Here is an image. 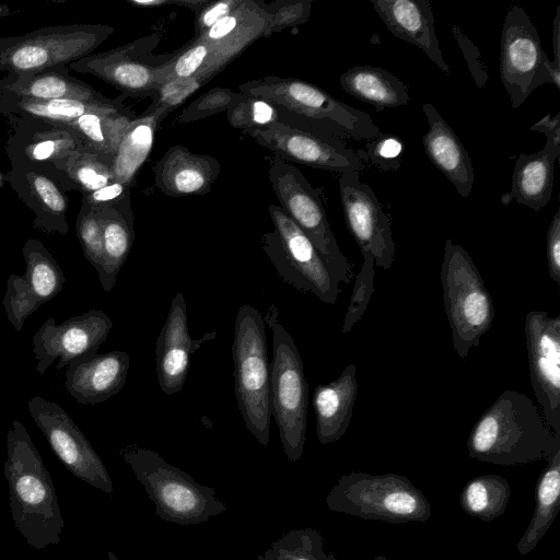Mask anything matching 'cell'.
I'll use <instances>...</instances> for the list:
<instances>
[{"label": "cell", "instance_id": "db71d44e", "mask_svg": "<svg viewBox=\"0 0 560 560\" xmlns=\"http://www.w3.org/2000/svg\"><path fill=\"white\" fill-rule=\"evenodd\" d=\"M210 2L211 0H172V4L194 11L196 14L202 11Z\"/></svg>", "mask_w": 560, "mask_h": 560}, {"label": "cell", "instance_id": "7dc6e473", "mask_svg": "<svg viewBox=\"0 0 560 560\" xmlns=\"http://www.w3.org/2000/svg\"><path fill=\"white\" fill-rule=\"evenodd\" d=\"M451 31L467 61V66L475 84L477 88H483L488 81V73L478 48L459 28V26L452 25Z\"/></svg>", "mask_w": 560, "mask_h": 560}, {"label": "cell", "instance_id": "8fae6325", "mask_svg": "<svg viewBox=\"0 0 560 560\" xmlns=\"http://www.w3.org/2000/svg\"><path fill=\"white\" fill-rule=\"evenodd\" d=\"M268 212L273 231L262 234L261 246L278 276L295 290L335 304L340 283L312 242L279 205H270Z\"/></svg>", "mask_w": 560, "mask_h": 560}, {"label": "cell", "instance_id": "5b68a950", "mask_svg": "<svg viewBox=\"0 0 560 560\" xmlns=\"http://www.w3.org/2000/svg\"><path fill=\"white\" fill-rule=\"evenodd\" d=\"M265 324L272 332L269 370V404L279 430L284 455L291 463L301 459L306 440L308 384L293 337L279 322V311L270 304Z\"/></svg>", "mask_w": 560, "mask_h": 560}, {"label": "cell", "instance_id": "ab89813d", "mask_svg": "<svg viewBox=\"0 0 560 560\" xmlns=\"http://www.w3.org/2000/svg\"><path fill=\"white\" fill-rule=\"evenodd\" d=\"M230 125L243 133L279 121V110L262 98L238 92L226 109Z\"/></svg>", "mask_w": 560, "mask_h": 560}, {"label": "cell", "instance_id": "ee69618b", "mask_svg": "<svg viewBox=\"0 0 560 560\" xmlns=\"http://www.w3.org/2000/svg\"><path fill=\"white\" fill-rule=\"evenodd\" d=\"M375 265L370 258L363 259L359 272L354 276V284L349 305L345 314L341 332H349L362 318L374 293Z\"/></svg>", "mask_w": 560, "mask_h": 560}, {"label": "cell", "instance_id": "b9f144b4", "mask_svg": "<svg viewBox=\"0 0 560 560\" xmlns=\"http://www.w3.org/2000/svg\"><path fill=\"white\" fill-rule=\"evenodd\" d=\"M75 232L85 259L98 272L103 260L100 211L82 203L75 221Z\"/></svg>", "mask_w": 560, "mask_h": 560}, {"label": "cell", "instance_id": "d6986e66", "mask_svg": "<svg viewBox=\"0 0 560 560\" xmlns=\"http://www.w3.org/2000/svg\"><path fill=\"white\" fill-rule=\"evenodd\" d=\"M545 55L529 15L522 7L513 5L504 18L499 68L513 108H518L535 90Z\"/></svg>", "mask_w": 560, "mask_h": 560}, {"label": "cell", "instance_id": "d590c367", "mask_svg": "<svg viewBox=\"0 0 560 560\" xmlns=\"http://www.w3.org/2000/svg\"><path fill=\"white\" fill-rule=\"evenodd\" d=\"M114 156L82 149L46 166L52 170L63 189L90 194L115 180Z\"/></svg>", "mask_w": 560, "mask_h": 560}, {"label": "cell", "instance_id": "681fc988", "mask_svg": "<svg viewBox=\"0 0 560 560\" xmlns=\"http://www.w3.org/2000/svg\"><path fill=\"white\" fill-rule=\"evenodd\" d=\"M546 255L551 280L560 285V209L551 219L546 237Z\"/></svg>", "mask_w": 560, "mask_h": 560}, {"label": "cell", "instance_id": "ffe728a7", "mask_svg": "<svg viewBox=\"0 0 560 560\" xmlns=\"http://www.w3.org/2000/svg\"><path fill=\"white\" fill-rule=\"evenodd\" d=\"M266 25V3L242 0L234 11L194 37L207 57L203 68L196 74L209 82L247 46L262 37Z\"/></svg>", "mask_w": 560, "mask_h": 560}, {"label": "cell", "instance_id": "83f0119b", "mask_svg": "<svg viewBox=\"0 0 560 560\" xmlns=\"http://www.w3.org/2000/svg\"><path fill=\"white\" fill-rule=\"evenodd\" d=\"M357 366L348 364L338 378L315 387L312 405L316 435L322 445L334 443L347 432L358 395Z\"/></svg>", "mask_w": 560, "mask_h": 560}, {"label": "cell", "instance_id": "f546056e", "mask_svg": "<svg viewBox=\"0 0 560 560\" xmlns=\"http://www.w3.org/2000/svg\"><path fill=\"white\" fill-rule=\"evenodd\" d=\"M0 91L23 97L52 100L75 98L109 103L108 98L88 83L72 77L68 67L26 74L8 73L0 79Z\"/></svg>", "mask_w": 560, "mask_h": 560}, {"label": "cell", "instance_id": "1f68e13d", "mask_svg": "<svg viewBox=\"0 0 560 560\" xmlns=\"http://www.w3.org/2000/svg\"><path fill=\"white\" fill-rule=\"evenodd\" d=\"M102 223L103 260L97 272L102 289L109 293L135 241V215L130 197L116 206L97 209Z\"/></svg>", "mask_w": 560, "mask_h": 560}, {"label": "cell", "instance_id": "11a10c76", "mask_svg": "<svg viewBox=\"0 0 560 560\" xmlns=\"http://www.w3.org/2000/svg\"><path fill=\"white\" fill-rule=\"evenodd\" d=\"M128 2L139 8H159L172 4V0H128Z\"/></svg>", "mask_w": 560, "mask_h": 560}, {"label": "cell", "instance_id": "60d3db41", "mask_svg": "<svg viewBox=\"0 0 560 560\" xmlns=\"http://www.w3.org/2000/svg\"><path fill=\"white\" fill-rule=\"evenodd\" d=\"M404 152V140L390 132H380L366 141L364 150L357 151L363 162L365 160L381 171H397L401 166Z\"/></svg>", "mask_w": 560, "mask_h": 560}, {"label": "cell", "instance_id": "2e32d148", "mask_svg": "<svg viewBox=\"0 0 560 560\" xmlns=\"http://www.w3.org/2000/svg\"><path fill=\"white\" fill-rule=\"evenodd\" d=\"M339 194L348 230L363 259L370 258L375 267L389 269L396 254L392 219L376 194L360 180V172L340 175Z\"/></svg>", "mask_w": 560, "mask_h": 560}, {"label": "cell", "instance_id": "9a60e30c", "mask_svg": "<svg viewBox=\"0 0 560 560\" xmlns=\"http://www.w3.org/2000/svg\"><path fill=\"white\" fill-rule=\"evenodd\" d=\"M113 327L110 317L100 310H91L57 324L49 317L32 338L35 370L43 375L55 363L59 371L96 355Z\"/></svg>", "mask_w": 560, "mask_h": 560}, {"label": "cell", "instance_id": "e0dca14e", "mask_svg": "<svg viewBox=\"0 0 560 560\" xmlns=\"http://www.w3.org/2000/svg\"><path fill=\"white\" fill-rule=\"evenodd\" d=\"M530 384L547 423L560 434V315L529 311L524 324Z\"/></svg>", "mask_w": 560, "mask_h": 560}, {"label": "cell", "instance_id": "f907efd6", "mask_svg": "<svg viewBox=\"0 0 560 560\" xmlns=\"http://www.w3.org/2000/svg\"><path fill=\"white\" fill-rule=\"evenodd\" d=\"M242 0H219L211 1L196 16V35L203 33L213 26L218 21L234 11Z\"/></svg>", "mask_w": 560, "mask_h": 560}, {"label": "cell", "instance_id": "5bb4252c", "mask_svg": "<svg viewBox=\"0 0 560 560\" xmlns=\"http://www.w3.org/2000/svg\"><path fill=\"white\" fill-rule=\"evenodd\" d=\"M160 40V33L150 34L126 45L92 54L67 67L95 75L126 96L152 97L159 89L154 81L155 70L175 52L155 55L154 49Z\"/></svg>", "mask_w": 560, "mask_h": 560}, {"label": "cell", "instance_id": "484cf974", "mask_svg": "<svg viewBox=\"0 0 560 560\" xmlns=\"http://www.w3.org/2000/svg\"><path fill=\"white\" fill-rule=\"evenodd\" d=\"M130 365L125 351H110L67 366L63 386L81 405L103 402L124 387Z\"/></svg>", "mask_w": 560, "mask_h": 560}, {"label": "cell", "instance_id": "680465c9", "mask_svg": "<svg viewBox=\"0 0 560 560\" xmlns=\"http://www.w3.org/2000/svg\"><path fill=\"white\" fill-rule=\"evenodd\" d=\"M107 557H108V560H120L119 558L116 557V555L112 551H108L107 552Z\"/></svg>", "mask_w": 560, "mask_h": 560}, {"label": "cell", "instance_id": "30bf717a", "mask_svg": "<svg viewBox=\"0 0 560 560\" xmlns=\"http://www.w3.org/2000/svg\"><path fill=\"white\" fill-rule=\"evenodd\" d=\"M266 162L279 206L308 237L335 279L349 284L354 278L353 265L338 246L319 191L290 162L278 156H268Z\"/></svg>", "mask_w": 560, "mask_h": 560}, {"label": "cell", "instance_id": "7c38bea8", "mask_svg": "<svg viewBox=\"0 0 560 560\" xmlns=\"http://www.w3.org/2000/svg\"><path fill=\"white\" fill-rule=\"evenodd\" d=\"M244 135L284 161L340 175L364 168V162L345 140L317 129L279 120Z\"/></svg>", "mask_w": 560, "mask_h": 560}, {"label": "cell", "instance_id": "4dcf8cb0", "mask_svg": "<svg viewBox=\"0 0 560 560\" xmlns=\"http://www.w3.org/2000/svg\"><path fill=\"white\" fill-rule=\"evenodd\" d=\"M125 94L109 103L52 98L39 100L18 96L0 91V113L10 118H32L55 124H67L91 112L124 110Z\"/></svg>", "mask_w": 560, "mask_h": 560}, {"label": "cell", "instance_id": "3957f363", "mask_svg": "<svg viewBox=\"0 0 560 560\" xmlns=\"http://www.w3.org/2000/svg\"><path fill=\"white\" fill-rule=\"evenodd\" d=\"M238 90L287 109L295 117L294 125L317 129L345 141H369L381 132L369 114L301 79L268 75L244 82Z\"/></svg>", "mask_w": 560, "mask_h": 560}, {"label": "cell", "instance_id": "74e56055", "mask_svg": "<svg viewBox=\"0 0 560 560\" xmlns=\"http://www.w3.org/2000/svg\"><path fill=\"white\" fill-rule=\"evenodd\" d=\"M511 492L510 483L505 478L486 474L470 479L464 486L459 504L468 515L491 522L505 512Z\"/></svg>", "mask_w": 560, "mask_h": 560}, {"label": "cell", "instance_id": "52a82bcc", "mask_svg": "<svg viewBox=\"0 0 560 560\" xmlns=\"http://www.w3.org/2000/svg\"><path fill=\"white\" fill-rule=\"evenodd\" d=\"M234 392L246 429L267 447L270 439L269 370L266 325L261 314L242 305L232 342Z\"/></svg>", "mask_w": 560, "mask_h": 560}, {"label": "cell", "instance_id": "816d5d0a", "mask_svg": "<svg viewBox=\"0 0 560 560\" xmlns=\"http://www.w3.org/2000/svg\"><path fill=\"white\" fill-rule=\"evenodd\" d=\"M529 130L544 133L547 142L560 148V113L555 116L547 114L545 117L532 125Z\"/></svg>", "mask_w": 560, "mask_h": 560}, {"label": "cell", "instance_id": "c3c4849f", "mask_svg": "<svg viewBox=\"0 0 560 560\" xmlns=\"http://www.w3.org/2000/svg\"><path fill=\"white\" fill-rule=\"evenodd\" d=\"M129 197L130 187L114 180L90 194L82 195V203L94 209H104L116 206Z\"/></svg>", "mask_w": 560, "mask_h": 560}, {"label": "cell", "instance_id": "91938a15", "mask_svg": "<svg viewBox=\"0 0 560 560\" xmlns=\"http://www.w3.org/2000/svg\"><path fill=\"white\" fill-rule=\"evenodd\" d=\"M4 183H5L4 174L0 172V187H2Z\"/></svg>", "mask_w": 560, "mask_h": 560}, {"label": "cell", "instance_id": "4fadbf2b", "mask_svg": "<svg viewBox=\"0 0 560 560\" xmlns=\"http://www.w3.org/2000/svg\"><path fill=\"white\" fill-rule=\"evenodd\" d=\"M27 409L67 470L93 488L113 494V481L104 462L70 415L59 404L40 396H33Z\"/></svg>", "mask_w": 560, "mask_h": 560}, {"label": "cell", "instance_id": "6f0895ef", "mask_svg": "<svg viewBox=\"0 0 560 560\" xmlns=\"http://www.w3.org/2000/svg\"><path fill=\"white\" fill-rule=\"evenodd\" d=\"M10 12V8L5 4H0V18L7 16Z\"/></svg>", "mask_w": 560, "mask_h": 560}, {"label": "cell", "instance_id": "94428289", "mask_svg": "<svg viewBox=\"0 0 560 560\" xmlns=\"http://www.w3.org/2000/svg\"><path fill=\"white\" fill-rule=\"evenodd\" d=\"M373 560H389V559H387V558H386V557H384V556H375V557L373 558Z\"/></svg>", "mask_w": 560, "mask_h": 560}, {"label": "cell", "instance_id": "cb8c5ba5", "mask_svg": "<svg viewBox=\"0 0 560 560\" xmlns=\"http://www.w3.org/2000/svg\"><path fill=\"white\" fill-rule=\"evenodd\" d=\"M371 3L395 37L420 48L445 75H451L435 35L430 1L371 0Z\"/></svg>", "mask_w": 560, "mask_h": 560}, {"label": "cell", "instance_id": "f5cc1de1", "mask_svg": "<svg viewBox=\"0 0 560 560\" xmlns=\"http://www.w3.org/2000/svg\"><path fill=\"white\" fill-rule=\"evenodd\" d=\"M552 48L553 61L556 69L560 70V7H557L552 26Z\"/></svg>", "mask_w": 560, "mask_h": 560}, {"label": "cell", "instance_id": "277c9868", "mask_svg": "<svg viewBox=\"0 0 560 560\" xmlns=\"http://www.w3.org/2000/svg\"><path fill=\"white\" fill-rule=\"evenodd\" d=\"M130 466L163 521L182 526L198 525L226 510L213 488L167 463L156 452L130 444L118 451Z\"/></svg>", "mask_w": 560, "mask_h": 560}, {"label": "cell", "instance_id": "f35d334b", "mask_svg": "<svg viewBox=\"0 0 560 560\" xmlns=\"http://www.w3.org/2000/svg\"><path fill=\"white\" fill-rule=\"evenodd\" d=\"M266 551L278 560H337L324 550V538L314 528L290 530Z\"/></svg>", "mask_w": 560, "mask_h": 560}, {"label": "cell", "instance_id": "d4e9b609", "mask_svg": "<svg viewBox=\"0 0 560 560\" xmlns=\"http://www.w3.org/2000/svg\"><path fill=\"white\" fill-rule=\"evenodd\" d=\"M220 171L221 165L214 156L174 145L155 163L153 178L166 196H202L211 190Z\"/></svg>", "mask_w": 560, "mask_h": 560}, {"label": "cell", "instance_id": "836d02e7", "mask_svg": "<svg viewBox=\"0 0 560 560\" xmlns=\"http://www.w3.org/2000/svg\"><path fill=\"white\" fill-rule=\"evenodd\" d=\"M560 510V451L548 460L535 490V508L527 528L516 544L521 556L529 553L547 534Z\"/></svg>", "mask_w": 560, "mask_h": 560}, {"label": "cell", "instance_id": "7a4b0ae2", "mask_svg": "<svg viewBox=\"0 0 560 560\" xmlns=\"http://www.w3.org/2000/svg\"><path fill=\"white\" fill-rule=\"evenodd\" d=\"M3 474L18 532L37 550L59 544L65 522L52 479L26 428L18 420L7 433Z\"/></svg>", "mask_w": 560, "mask_h": 560}, {"label": "cell", "instance_id": "7bdbcfd3", "mask_svg": "<svg viewBox=\"0 0 560 560\" xmlns=\"http://www.w3.org/2000/svg\"><path fill=\"white\" fill-rule=\"evenodd\" d=\"M312 4V0H275L266 3L267 25L262 37L304 24L311 16Z\"/></svg>", "mask_w": 560, "mask_h": 560}, {"label": "cell", "instance_id": "9f6ffc18", "mask_svg": "<svg viewBox=\"0 0 560 560\" xmlns=\"http://www.w3.org/2000/svg\"><path fill=\"white\" fill-rule=\"evenodd\" d=\"M257 560H278V559L275 558L273 556H271L269 552L265 551L264 555H259L257 557Z\"/></svg>", "mask_w": 560, "mask_h": 560}, {"label": "cell", "instance_id": "8d00e7d4", "mask_svg": "<svg viewBox=\"0 0 560 560\" xmlns=\"http://www.w3.org/2000/svg\"><path fill=\"white\" fill-rule=\"evenodd\" d=\"M136 117L129 108L114 112H91L61 125L71 129L85 149L114 156Z\"/></svg>", "mask_w": 560, "mask_h": 560}, {"label": "cell", "instance_id": "f6af8a7d", "mask_svg": "<svg viewBox=\"0 0 560 560\" xmlns=\"http://www.w3.org/2000/svg\"><path fill=\"white\" fill-rule=\"evenodd\" d=\"M206 83L205 79L198 74L167 81L154 93L152 103L143 114H152L156 109H162L166 117Z\"/></svg>", "mask_w": 560, "mask_h": 560}, {"label": "cell", "instance_id": "44dd1931", "mask_svg": "<svg viewBox=\"0 0 560 560\" xmlns=\"http://www.w3.org/2000/svg\"><path fill=\"white\" fill-rule=\"evenodd\" d=\"M217 331L191 338L188 330L187 304L177 292L155 343V370L161 390L173 395L182 390L188 376L191 355L205 343L215 339Z\"/></svg>", "mask_w": 560, "mask_h": 560}, {"label": "cell", "instance_id": "d6a6232c", "mask_svg": "<svg viewBox=\"0 0 560 560\" xmlns=\"http://www.w3.org/2000/svg\"><path fill=\"white\" fill-rule=\"evenodd\" d=\"M341 89L355 98L372 105L376 112L407 105V85L389 71L372 66H355L345 71Z\"/></svg>", "mask_w": 560, "mask_h": 560}, {"label": "cell", "instance_id": "9c48e42d", "mask_svg": "<svg viewBox=\"0 0 560 560\" xmlns=\"http://www.w3.org/2000/svg\"><path fill=\"white\" fill-rule=\"evenodd\" d=\"M114 31L104 24H67L1 37L0 72L26 74L67 67L94 54Z\"/></svg>", "mask_w": 560, "mask_h": 560}, {"label": "cell", "instance_id": "f1b7e54d", "mask_svg": "<svg viewBox=\"0 0 560 560\" xmlns=\"http://www.w3.org/2000/svg\"><path fill=\"white\" fill-rule=\"evenodd\" d=\"M560 148L546 141L544 149L533 154H520L512 173L511 190L501 202L513 200L539 212L550 200L553 191L555 162Z\"/></svg>", "mask_w": 560, "mask_h": 560}, {"label": "cell", "instance_id": "6da1fadb", "mask_svg": "<svg viewBox=\"0 0 560 560\" xmlns=\"http://www.w3.org/2000/svg\"><path fill=\"white\" fill-rule=\"evenodd\" d=\"M466 445L474 459L524 465L548 460L560 451V434L526 394L506 389L476 421Z\"/></svg>", "mask_w": 560, "mask_h": 560}, {"label": "cell", "instance_id": "7402d4cb", "mask_svg": "<svg viewBox=\"0 0 560 560\" xmlns=\"http://www.w3.org/2000/svg\"><path fill=\"white\" fill-rule=\"evenodd\" d=\"M5 183L28 207L35 218L34 229L47 234L66 235L68 199L57 174L42 166H11L4 174Z\"/></svg>", "mask_w": 560, "mask_h": 560}, {"label": "cell", "instance_id": "ac0fdd59", "mask_svg": "<svg viewBox=\"0 0 560 560\" xmlns=\"http://www.w3.org/2000/svg\"><path fill=\"white\" fill-rule=\"evenodd\" d=\"M25 272L11 275L2 305L8 322L21 331L26 319L63 288L66 277L52 254L36 238H27L22 248Z\"/></svg>", "mask_w": 560, "mask_h": 560}, {"label": "cell", "instance_id": "4316f807", "mask_svg": "<svg viewBox=\"0 0 560 560\" xmlns=\"http://www.w3.org/2000/svg\"><path fill=\"white\" fill-rule=\"evenodd\" d=\"M422 110L429 126L421 138L427 156L463 198L468 197L472 190L475 172L467 150L432 104L425 103Z\"/></svg>", "mask_w": 560, "mask_h": 560}, {"label": "cell", "instance_id": "8992f818", "mask_svg": "<svg viewBox=\"0 0 560 560\" xmlns=\"http://www.w3.org/2000/svg\"><path fill=\"white\" fill-rule=\"evenodd\" d=\"M332 512L392 524L425 522L431 504L406 476L351 471L341 476L326 497Z\"/></svg>", "mask_w": 560, "mask_h": 560}, {"label": "cell", "instance_id": "bcb514c9", "mask_svg": "<svg viewBox=\"0 0 560 560\" xmlns=\"http://www.w3.org/2000/svg\"><path fill=\"white\" fill-rule=\"evenodd\" d=\"M236 94L237 92L230 88H212L187 105L176 117L175 122H194L226 112Z\"/></svg>", "mask_w": 560, "mask_h": 560}, {"label": "cell", "instance_id": "603a6c76", "mask_svg": "<svg viewBox=\"0 0 560 560\" xmlns=\"http://www.w3.org/2000/svg\"><path fill=\"white\" fill-rule=\"evenodd\" d=\"M82 149V141L65 125L32 118H13L5 147L11 166L42 167Z\"/></svg>", "mask_w": 560, "mask_h": 560}, {"label": "cell", "instance_id": "ba28073f", "mask_svg": "<svg viewBox=\"0 0 560 560\" xmlns=\"http://www.w3.org/2000/svg\"><path fill=\"white\" fill-rule=\"evenodd\" d=\"M440 277L453 348L465 360L492 325L493 301L468 252L450 238L445 241Z\"/></svg>", "mask_w": 560, "mask_h": 560}, {"label": "cell", "instance_id": "e575fe53", "mask_svg": "<svg viewBox=\"0 0 560 560\" xmlns=\"http://www.w3.org/2000/svg\"><path fill=\"white\" fill-rule=\"evenodd\" d=\"M164 118V112L156 109L152 114L142 113L131 121L114 155L115 180L131 186L151 153L155 130Z\"/></svg>", "mask_w": 560, "mask_h": 560}]
</instances>
